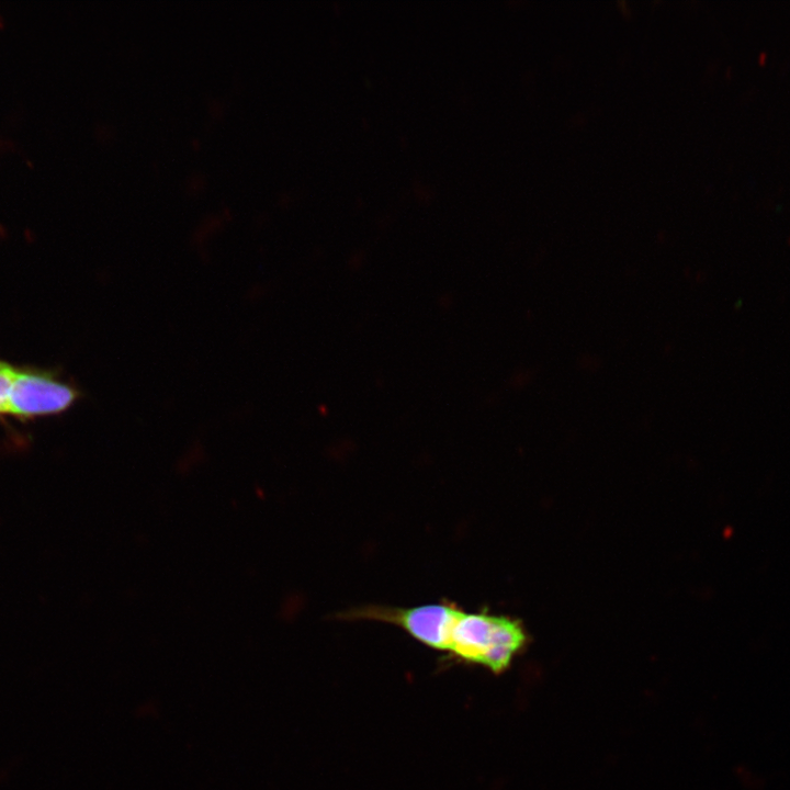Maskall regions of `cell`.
I'll return each instance as SVG.
<instances>
[{
  "mask_svg": "<svg viewBox=\"0 0 790 790\" xmlns=\"http://www.w3.org/2000/svg\"><path fill=\"white\" fill-rule=\"evenodd\" d=\"M526 643L522 624L510 617L461 610L448 651L458 658L501 672Z\"/></svg>",
  "mask_w": 790,
  "mask_h": 790,
  "instance_id": "6da1fadb",
  "label": "cell"
},
{
  "mask_svg": "<svg viewBox=\"0 0 790 790\" xmlns=\"http://www.w3.org/2000/svg\"><path fill=\"white\" fill-rule=\"evenodd\" d=\"M461 610L456 603L443 601L413 608L364 606L349 610L341 617L392 623L431 648L448 651L451 632Z\"/></svg>",
  "mask_w": 790,
  "mask_h": 790,
  "instance_id": "7a4b0ae2",
  "label": "cell"
},
{
  "mask_svg": "<svg viewBox=\"0 0 790 790\" xmlns=\"http://www.w3.org/2000/svg\"><path fill=\"white\" fill-rule=\"evenodd\" d=\"M78 396L75 387L50 376L16 371L8 413L24 417L56 414L69 408Z\"/></svg>",
  "mask_w": 790,
  "mask_h": 790,
  "instance_id": "3957f363",
  "label": "cell"
},
{
  "mask_svg": "<svg viewBox=\"0 0 790 790\" xmlns=\"http://www.w3.org/2000/svg\"><path fill=\"white\" fill-rule=\"evenodd\" d=\"M16 371L0 363V413H8V403Z\"/></svg>",
  "mask_w": 790,
  "mask_h": 790,
  "instance_id": "277c9868",
  "label": "cell"
}]
</instances>
